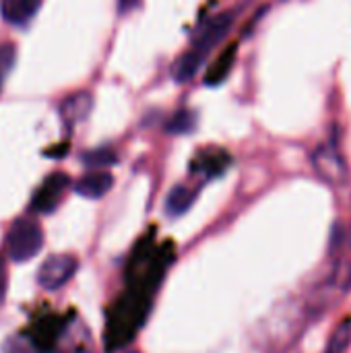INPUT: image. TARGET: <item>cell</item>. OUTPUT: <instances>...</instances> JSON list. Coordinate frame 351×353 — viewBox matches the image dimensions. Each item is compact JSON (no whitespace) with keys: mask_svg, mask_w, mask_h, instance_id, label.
Returning a JSON list of instances; mask_svg holds the SVG:
<instances>
[{"mask_svg":"<svg viewBox=\"0 0 351 353\" xmlns=\"http://www.w3.org/2000/svg\"><path fill=\"white\" fill-rule=\"evenodd\" d=\"M304 298H288L275 304L254 329V341L263 352L285 353L292 350L304 331L312 325Z\"/></svg>","mask_w":351,"mask_h":353,"instance_id":"1","label":"cell"},{"mask_svg":"<svg viewBox=\"0 0 351 353\" xmlns=\"http://www.w3.org/2000/svg\"><path fill=\"white\" fill-rule=\"evenodd\" d=\"M234 21H236V14L232 10H228V12L213 14L199 25V29L192 35L190 50L184 52L174 64V79L178 83H188L201 70V66L207 62L209 54L228 37Z\"/></svg>","mask_w":351,"mask_h":353,"instance_id":"2","label":"cell"},{"mask_svg":"<svg viewBox=\"0 0 351 353\" xmlns=\"http://www.w3.org/2000/svg\"><path fill=\"white\" fill-rule=\"evenodd\" d=\"M41 246H43V230L35 219L23 217L10 225L6 234V254L12 263L31 261L35 254H39Z\"/></svg>","mask_w":351,"mask_h":353,"instance_id":"3","label":"cell"},{"mask_svg":"<svg viewBox=\"0 0 351 353\" xmlns=\"http://www.w3.org/2000/svg\"><path fill=\"white\" fill-rule=\"evenodd\" d=\"M79 261L72 254H54L43 261L37 271V283L46 292H56L66 285L77 273Z\"/></svg>","mask_w":351,"mask_h":353,"instance_id":"4","label":"cell"},{"mask_svg":"<svg viewBox=\"0 0 351 353\" xmlns=\"http://www.w3.org/2000/svg\"><path fill=\"white\" fill-rule=\"evenodd\" d=\"M314 172L329 184H343L348 178V165L335 145H321L312 153Z\"/></svg>","mask_w":351,"mask_h":353,"instance_id":"5","label":"cell"},{"mask_svg":"<svg viewBox=\"0 0 351 353\" xmlns=\"http://www.w3.org/2000/svg\"><path fill=\"white\" fill-rule=\"evenodd\" d=\"M68 186V178L64 174H52L43 186L37 190V194L33 196V209L41 211V213H50L56 209L58 201L62 199L64 190Z\"/></svg>","mask_w":351,"mask_h":353,"instance_id":"6","label":"cell"},{"mask_svg":"<svg viewBox=\"0 0 351 353\" xmlns=\"http://www.w3.org/2000/svg\"><path fill=\"white\" fill-rule=\"evenodd\" d=\"M114 186V176L103 170H93L85 176H81L74 184V192L85 196V199H101L106 196Z\"/></svg>","mask_w":351,"mask_h":353,"instance_id":"7","label":"cell"},{"mask_svg":"<svg viewBox=\"0 0 351 353\" xmlns=\"http://www.w3.org/2000/svg\"><path fill=\"white\" fill-rule=\"evenodd\" d=\"M39 6L41 0H0V17L10 25H27Z\"/></svg>","mask_w":351,"mask_h":353,"instance_id":"8","label":"cell"},{"mask_svg":"<svg viewBox=\"0 0 351 353\" xmlns=\"http://www.w3.org/2000/svg\"><path fill=\"white\" fill-rule=\"evenodd\" d=\"M194 199H197V192H194L192 188H188V186H184V184H176V186L170 190L168 199H166V213H168L170 217H180V215H184V213L192 207Z\"/></svg>","mask_w":351,"mask_h":353,"instance_id":"9","label":"cell"},{"mask_svg":"<svg viewBox=\"0 0 351 353\" xmlns=\"http://www.w3.org/2000/svg\"><path fill=\"white\" fill-rule=\"evenodd\" d=\"M91 95L89 93H74V95H68L60 108L62 116L66 122L74 124V122H81L87 118L89 110H91Z\"/></svg>","mask_w":351,"mask_h":353,"instance_id":"10","label":"cell"},{"mask_svg":"<svg viewBox=\"0 0 351 353\" xmlns=\"http://www.w3.org/2000/svg\"><path fill=\"white\" fill-rule=\"evenodd\" d=\"M234 58H236V46H230V48L219 56V60L215 62V66L207 72L205 83H207V85H219V81H223V79L228 77V72L232 70Z\"/></svg>","mask_w":351,"mask_h":353,"instance_id":"11","label":"cell"},{"mask_svg":"<svg viewBox=\"0 0 351 353\" xmlns=\"http://www.w3.org/2000/svg\"><path fill=\"white\" fill-rule=\"evenodd\" d=\"M350 343H351V319H348V321H343V323L335 329V333L331 335L329 345H327L325 353H345L348 352V347H350Z\"/></svg>","mask_w":351,"mask_h":353,"instance_id":"12","label":"cell"},{"mask_svg":"<svg viewBox=\"0 0 351 353\" xmlns=\"http://www.w3.org/2000/svg\"><path fill=\"white\" fill-rule=\"evenodd\" d=\"M194 126H197L194 114L188 112V110H182V112H178V114L172 118V122L168 124V130H170L172 134H190V132L194 130Z\"/></svg>","mask_w":351,"mask_h":353,"instance_id":"13","label":"cell"},{"mask_svg":"<svg viewBox=\"0 0 351 353\" xmlns=\"http://www.w3.org/2000/svg\"><path fill=\"white\" fill-rule=\"evenodd\" d=\"M116 161H118V157H116V153L110 151V149H95V151H89V153L83 155V163L89 165V168H95V170L114 165Z\"/></svg>","mask_w":351,"mask_h":353,"instance_id":"14","label":"cell"},{"mask_svg":"<svg viewBox=\"0 0 351 353\" xmlns=\"http://www.w3.org/2000/svg\"><path fill=\"white\" fill-rule=\"evenodd\" d=\"M14 60H17V48L14 43H0V91L4 87V81L6 77L10 74L12 66H14Z\"/></svg>","mask_w":351,"mask_h":353,"instance_id":"15","label":"cell"},{"mask_svg":"<svg viewBox=\"0 0 351 353\" xmlns=\"http://www.w3.org/2000/svg\"><path fill=\"white\" fill-rule=\"evenodd\" d=\"M2 353H37V350H35V343L31 339L12 335L2 345Z\"/></svg>","mask_w":351,"mask_h":353,"instance_id":"16","label":"cell"},{"mask_svg":"<svg viewBox=\"0 0 351 353\" xmlns=\"http://www.w3.org/2000/svg\"><path fill=\"white\" fill-rule=\"evenodd\" d=\"M6 281H8L6 265H4V259L0 256V304L4 302V296H6Z\"/></svg>","mask_w":351,"mask_h":353,"instance_id":"17","label":"cell"},{"mask_svg":"<svg viewBox=\"0 0 351 353\" xmlns=\"http://www.w3.org/2000/svg\"><path fill=\"white\" fill-rule=\"evenodd\" d=\"M141 0H118V10L120 14H128L130 10H134L139 6Z\"/></svg>","mask_w":351,"mask_h":353,"instance_id":"18","label":"cell"},{"mask_svg":"<svg viewBox=\"0 0 351 353\" xmlns=\"http://www.w3.org/2000/svg\"><path fill=\"white\" fill-rule=\"evenodd\" d=\"M126 353H139V352H126Z\"/></svg>","mask_w":351,"mask_h":353,"instance_id":"19","label":"cell"}]
</instances>
